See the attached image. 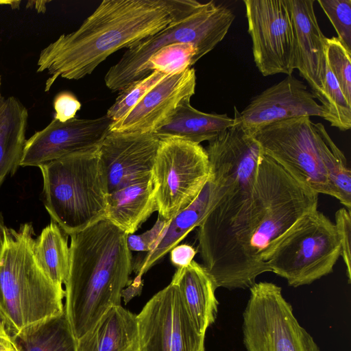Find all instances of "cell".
I'll return each instance as SVG.
<instances>
[{"mask_svg": "<svg viewBox=\"0 0 351 351\" xmlns=\"http://www.w3.org/2000/svg\"><path fill=\"white\" fill-rule=\"evenodd\" d=\"M318 196L263 154L246 206L221 229L197 239L202 265L217 287L250 288L256 277L269 271L273 252L306 215L317 209Z\"/></svg>", "mask_w": 351, "mask_h": 351, "instance_id": "6da1fadb", "label": "cell"}, {"mask_svg": "<svg viewBox=\"0 0 351 351\" xmlns=\"http://www.w3.org/2000/svg\"><path fill=\"white\" fill-rule=\"evenodd\" d=\"M195 0H104L74 32L40 53L37 72L47 71L49 91L58 78L80 80L115 51L132 47L190 13Z\"/></svg>", "mask_w": 351, "mask_h": 351, "instance_id": "7a4b0ae2", "label": "cell"}, {"mask_svg": "<svg viewBox=\"0 0 351 351\" xmlns=\"http://www.w3.org/2000/svg\"><path fill=\"white\" fill-rule=\"evenodd\" d=\"M70 237L64 310L77 341L110 308L121 305L132 258L128 234L106 219Z\"/></svg>", "mask_w": 351, "mask_h": 351, "instance_id": "3957f363", "label": "cell"}, {"mask_svg": "<svg viewBox=\"0 0 351 351\" xmlns=\"http://www.w3.org/2000/svg\"><path fill=\"white\" fill-rule=\"evenodd\" d=\"M31 223L6 229L0 258V309L17 331L64 311V291L56 286L36 263Z\"/></svg>", "mask_w": 351, "mask_h": 351, "instance_id": "277c9868", "label": "cell"}, {"mask_svg": "<svg viewBox=\"0 0 351 351\" xmlns=\"http://www.w3.org/2000/svg\"><path fill=\"white\" fill-rule=\"evenodd\" d=\"M39 168L45 208L65 234L71 236L105 219L108 192L99 147L64 156Z\"/></svg>", "mask_w": 351, "mask_h": 351, "instance_id": "5b68a950", "label": "cell"}, {"mask_svg": "<svg viewBox=\"0 0 351 351\" xmlns=\"http://www.w3.org/2000/svg\"><path fill=\"white\" fill-rule=\"evenodd\" d=\"M234 19L231 9L224 5L214 1L199 2L188 14L128 49L107 71L104 77L106 86L113 92L121 91L147 77L145 67L150 56L169 44L194 45L197 48L196 63L224 38Z\"/></svg>", "mask_w": 351, "mask_h": 351, "instance_id": "8992f818", "label": "cell"}, {"mask_svg": "<svg viewBox=\"0 0 351 351\" xmlns=\"http://www.w3.org/2000/svg\"><path fill=\"white\" fill-rule=\"evenodd\" d=\"M262 152L318 194L335 197L322 156L332 140L324 125L302 116L275 122L252 134Z\"/></svg>", "mask_w": 351, "mask_h": 351, "instance_id": "52a82bcc", "label": "cell"}, {"mask_svg": "<svg viewBox=\"0 0 351 351\" xmlns=\"http://www.w3.org/2000/svg\"><path fill=\"white\" fill-rule=\"evenodd\" d=\"M341 254L335 223L317 209L282 240L268 262V269L289 286L298 287L332 272Z\"/></svg>", "mask_w": 351, "mask_h": 351, "instance_id": "ba28073f", "label": "cell"}, {"mask_svg": "<svg viewBox=\"0 0 351 351\" xmlns=\"http://www.w3.org/2000/svg\"><path fill=\"white\" fill-rule=\"evenodd\" d=\"M250 291L242 324L246 351H320L294 316L280 287L260 282Z\"/></svg>", "mask_w": 351, "mask_h": 351, "instance_id": "9c48e42d", "label": "cell"}, {"mask_svg": "<svg viewBox=\"0 0 351 351\" xmlns=\"http://www.w3.org/2000/svg\"><path fill=\"white\" fill-rule=\"evenodd\" d=\"M210 173L200 144L178 138L160 139L152 171L159 216L171 220L198 195Z\"/></svg>", "mask_w": 351, "mask_h": 351, "instance_id": "30bf717a", "label": "cell"}, {"mask_svg": "<svg viewBox=\"0 0 351 351\" xmlns=\"http://www.w3.org/2000/svg\"><path fill=\"white\" fill-rule=\"evenodd\" d=\"M205 149L210 166L208 178L196 198L169 221L152 249L132 263V271L136 274L134 282L141 284L142 276L198 227L227 191L237 160V153L219 143H210Z\"/></svg>", "mask_w": 351, "mask_h": 351, "instance_id": "8fae6325", "label": "cell"}, {"mask_svg": "<svg viewBox=\"0 0 351 351\" xmlns=\"http://www.w3.org/2000/svg\"><path fill=\"white\" fill-rule=\"evenodd\" d=\"M254 61L263 76L292 75L295 36L289 0H243Z\"/></svg>", "mask_w": 351, "mask_h": 351, "instance_id": "7c38bea8", "label": "cell"}, {"mask_svg": "<svg viewBox=\"0 0 351 351\" xmlns=\"http://www.w3.org/2000/svg\"><path fill=\"white\" fill-rule=\"evenodd\" d=\"M138 351H205L176 285L170 282L137 315Z\"/></svg>", "mask_w": 351, "mask_h": 351, "instance_id": "4fadbf2b", "label": "cell"}, {"mask_svg": "<svg viewBox=\"0 0 351 351\" xmlns=\"http://www.w3.org/2000/svg\"><path fill=\"white\" fill-rule=\"evenodd\" d=\"M112 121L106 116L65 122L53 119L26 140L20 166L38 167L64 156L98 148Z\"/></svg>", "mask_w": 351, "mask_h": 351, "instance_id": "5bb4252c", "label": "cell"}, {"mask_svg": "<svg viewBox=\"0 0 351 351\" xmlns=\"http://www.w3.org/2000/svg\"><path fill=\"white\" fill-rule=\"evenodd\" d=\"M160 142L154 133L110 131L99 147L108 194L151 178Z\"/></svg>", "mask_w": 351, "mask_h": 351, "instance_id": "9a60e30c", "label": "cell"}, {"mask_svg": "<svg viewBox=\"0 0 351 351\" xmlns=\"http://www.w3.org/2000/svg\"><path fill=\"white\" fill-rule=\"evenodd\" d=\"M315 99L305 84L290 75L252 98L241 112L234 106V117L252 135L262 128L291 118L308 116L326 120L327 112Z\"/></svg>", "mask_w": 351, "mask_h": 351, "instance_id": "2e32d148", "label": "cell"}, {"mask_svg": "<svg viewBox=\"0 0 351 351\" xmlns=\"http://www.w3.org/2000/svg\"><path fill=\"white\" fill-rule=\"evenodd\" d=\"M195 86L196 75L193 67L167 75L121 119L112 122L110 131L154 133L169 121L182 101L191 98Z\"/></svg>", "mask_w": 351, "mask_h": 351, "instance_id": "e0dca14e", "label": "cell"}, {"mask_svg": "<svg viewBox=\"0 0 351 351\" xmlns=\"http://www.w3.org/2000/svg\"><path fill=\"white\" fill-rule=\"evenodd\" d=\"M295 36L294 69L320 97L326 73V38L318 24L314 0H289Z\"/></svg>", "mask_w": 351, "mask_h": 351, "instance_id": "ac0fdd59", "label": "cell"}, {"mask_svg": "<svg viewBox=\"0 0 351 351\" xmlns=\"http://www.w3.org/2000/svg\"><path fill=\"white\" fill-rule=\"evenodd\" d=\"M171 282L178 288L196 330L205 336L215 321L219 304L213 278L202 265L192 261L186 267L178 268Z\"/></svg>", "mask_w": 351, "mask_h": 351, "instance_id": "d6986e66", "label": "cell"}, {"mask_svg": "<svg viewBox=\"0 0 351 351\" xmlns=\"http://www.w3.org/2000/svg\"><path fill=\"white\" fill-rule=\"evenodd\" d=\"M137 315L113 306L77 341V351H138Z\"/></svg>", "mask_w": 351, "mask_h": 351, "instance_id": "ffe728a7", "label": "cell"}, {"mask_svg": "<svg viewBox=\"0 0 351 351\" xmlns=\"http://www.w3.org/2000/svg\"><path fill=\"white\" fill-rule=\"evenodd\" d=\"M154 211L158 208L151 177L108 194L105 219L132 234Z\"/></svg>", "mask_w": 351, "mask_h": 351, "instance_id": "44dd1931", "label": "cell"}, {"mask_svg": "<svg viewBox=\"0 0 351 351\" xmlns=\"http://www.w3.org/2000/svg\"><path fill=\"white\" fill-rule=\"evenodd\" d=\"M190 101L191 98L182 101L169 121L154 134L160 139L178 138L200 144L213 141L235 123L234 117L201 112Z\"/></svg>", "mask_w": 351, "mask_h": 351, "instance_id": "7402d4cb", "label": "cell"}, {"mask_svg": "<svg viewBox=\"0 0 351 351\" xmlns=\"http://www.w3.org/2000/svg\"><path fill=\"white\" fill-rule=\"evenodd\" d=\"M28 112L14 97H0V187L20 166L26 142Z\"/></svg>", "mask_w": 351, "mask_h": 351, "instance_id": "603a6c76", "label": "cell"}, {"mask_svg": "<svg viewBox=\"0 0 351 351\" xmlns=\"http://www.w3.org/2000/svg\"><path fill=\"white\" fill-rule=\"evenodd\" d=\"M11 339L19 351H77V340L64 310L23 327Z\"/></svg>", "mask_w": 351, "mask_h": 351, "instance_id": "cb8c5ba5", "label": "cell"}, {"mask_svg": "<svg viewBox=\"0 0 351 351\" xmlns=\"http://www.w3.org/2000/svg\"><path fill=\"white\" fill-rule=\"evenodd\" d=\"M66 234L53 221L34 240V258L44 273L62 288L69 271V247Z\"/></svg>", "mask_w": 351, "mask_h": 351, "instance_id": "d4e9b609", "label": "cell"}, {"mask_svg": "<svg viewBox=\"0 0 351 351\" xmlns=\"http://www.w3.org/2000/svg\"><path fill=\"white\" fill-rule=\"evenodd\" d=\"M197 48L191 43H176L165 45L154 53L145 67V76L156 71L167 75L180 73L195 63Z\"/></svg>", "mask_w": 351, "mask_h": 351, "instance_id": "484cf974", "label": "cell"}, {"mask_svg": "<svg viewBox=\"0 0 351 351\" xmlns=\"http://www.w3.org/2000/svg\"><path fill=\"white\" fill-rule=\"evenodd\" d=\"M318 100L324 107L328 114L326 121L331 126L341 131L350 129L351 104L348 103L328 65L322 93Z\"/></svg>", "mask_w": 351, "mask_h": 351, "instance_id": "4316f807", "label": "cell"}, {"mask_svg": "<svg viewBox=\"0 0 351 351\" xmlns=\"http://www.w3.org/2000/svg\"><path fill=\"white\" fill-rule=\"evenodd\" d=\"M167 75L154 71L147 77L136 81L120 91L106 116L112 121L121 119L155 85Z\"/></svg>", "mask_w": 351, "mask_h": 351, "instance_id": "83f0119b", "label": "cell"}, {"mask_svg": "<svg viewBox=\"0 0 351 351\" xmlns=\"http://www.w3.org/2000/svg\"><path fill=\"white\" fill-rule=\"evenodd\" d=\"M326 58L328 66L348 103L351 104V53L337 37H326Z\"/></svg>", "mask_w": 351, "mask_h": 351, "instance_id": "f1b7e54d", "label": "cell"}, {"mask_svg": "<svg viewBox=\"0 0 351 351\" xmlns=\"http://www.w3.org/2000/svg\"><path fill=\"white\" fill-rule=\"evenodd\" d=\"M335 28L337 39L351 53V0H317Z\"/></svg>", "mask_w": 351, "mask_h": 351, "instance_id": "f546056e", "label": "cell"}, {"mask_svg": "<svg viewBox=\"0 0 351 351\" xmlns=\"http://www.w3.org/2000/svg\"><path fill=\"white\" fill-rule=\"evenodd\" d=\"M336 229L340 241L341 256L346 268L349 283L351 281V212L346 208L339 209L335 213Z\"/></svg>", "mask_w": 351, "mask_h": 351, "instance_id": "4dcf8cb0", "label": "cell"}, {"mask_svg": "<svg viewBox=\"0 0 351 351\" xmlns=\"http://www.w3.org/2000/svg\"><path fill=\"white\" fill-rule=\"evenodd\" d=\"M169 221L159 216L152 229L138 235L128 234L127 243L129 250L149 252L163 233Z\"/></svg>", "mask_w": 351, "mask_h": 351, "instance_id": "1f68e13d", "label": "cell"}, {"mask_svg": "<svg viewBox=\"0 0 351 351\" xmlns=\"http://www.w3.org/2000/svg\"><path fill=\"white\" fill-rule=\"evenodd\" d=\"M54 119L65 122L75 118L81 108V103L71 93L63 91L58 93L53 100Z\"/></svg>", "mask_w": 351, "mask_h": 351, "instance_id": "d6a6232c", "label": "cell"}, {"mask_svg": "<svg viewBox=\"0 0 351 351\" xmlns=\"http://www.w3.org/2000/svg\"><path fill=\"white\" fill-rule=\"evenodd\" d=\"M197 252L189 244L177 245L170 251L171 262L178 268L186 267L193 261Z\"/></svg>", "mask_w": 351, "mask_h": 351, "instance_id": "836d02e7", "label": "cell"}, {"mask_svg": "<svg viewBox=\"0 0 351 351\" xmlns=\"http://www.w3.org/2000/svg\"><path fill=\"white\" fill-rule=\"evenodd\" d=\"M17 330L0 309V336L12 337Z\"/></svg>", "mask_w": 351, "mask_h": 351, "instance_id": "e575fe53", "label": "cell"}, {"mask_svg": "<svg viewBox=\"0 0 351 351\" xmlns=\"http://www.w3.org/2000/svg\"><path fill=\"white\" fill-rule=\"evenodd\" d=\"M0 351H19L10 337L0 336Z\"/></svg>", "mask_w": 351, "mask_h": 351, "instance_id": "d590c367", "label": "cell"}, {"mask_svg": "<svg viewBox=\"0 0 351 351\" xmlns=\"http://www.w3.org/2000/svg\"><path fill=\"white\" fill-rule=\"evenodd\" d=\"M6 229L7 227L4 223L3 217L0 213V258L3 253L5 245Z\"/></svg>", "mask_w": 351, "mask_h": 351, "instance_id": "8d00e7d4", "label": "cell"}, {"mask_svg": "<svg viewBox=\"0 0 351 351\" xmlns=\"http://www.w3.org/2000/svg\"><path fill=\"white\" fill-rule=\"evenodd\" d=\"M33 3H34V7L35 8L38 10V12H45V10H46V7H45V3H45L42 5H40L41 1H32Z\"/></svg>", "mask_w": 351, "mask_h": 351, "instance_id": "74e56055", "label": "cell"}, {"mask_svg": "<svg viewBox=\"0 0 351 351\" xmlns=\"http://www.w3.org/2000/svg\"><path fill=\"white\" fill-rule=\"evenodd\" d=\"M21 3L19 1H0V4H8L10 5L13 8H19V5Z\"/></svg>", "mask_w": 351, "mask_h": 351, "instance_id": "f35d334b", "label": "cell"}, {"mask_svg": "<svg viewBox=\"0 0 351 351\" xmlns=\"http://www.w3.org/2000/svg\"><path fill=\"white\" fill-rule=\"evenodd\" d=\"M0 87H1V79H0ZM1 96V95H0Z\"/></svg>", "mask_w": 351, "mask_h": 351, "instance_id": "ab89813d", "label": "cell"}, {"mask_svg": "<svg viewBox=\"0 0 351 351\" xmlns=\"http://www.w3.org/2000/svg\"><path fill=\"white\" fill-rule=\"evenodd\" d=\"M0 97H1V96H0Z\"/></svg>", "mask_w": 351, "mask_h": 351, "instance_id": "60d3db41", "label": "cell"}]
</instances>
